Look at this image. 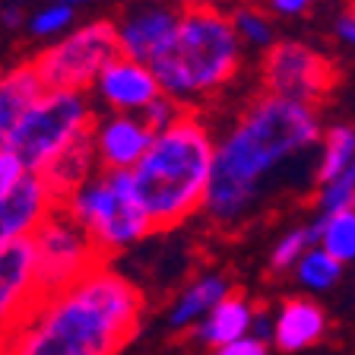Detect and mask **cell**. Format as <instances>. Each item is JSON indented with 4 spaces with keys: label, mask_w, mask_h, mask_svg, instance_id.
<instances>
[{
    "label": "cell",
    "mask_w": 355,
    "mask_h": 355,
    "mask_svg": "<svg viewBox=\"0 0 355 355\" xmlns=\"http://www.w3.org/2000/svg\"><path fill=\"white\" fill-rule=\"evenodd\" d=\"M355 162V124H333L324 133L314 165V184L324 187L343 175Z\"/></svg>",
    "instance_id": "obj_20"
},
{
    "label": "cell",
    "mask_w": 355,
    "mask_h": 355,
    "mask_svg": "<svg viewBox=\"0 0 355 355\" xmlns=\"http://www.w3.org/2000/svg\"><path fill=\"white\" fill-rule=\"evenodd\" d=\"M216 165V137L200 111L155 133L143 162L130 171L155 229H175L203 213Z\"/></svg>",
    "instance_id": "obj_3"
},
{
    "label": "cell",
    "mask_w": 355,
    "mask_h": 355,
    "mask_svg": "<svg viewBox=\"0 0 355 355\" xmlns=\"http://www.w3.org/2000/svg\"><path fill=\"white\" fill-rule=\"evenodd\" d=\"M54 207L60 203L48 191L42 175H29L16 191L3 193L0 197V251L35 235L42 222L54 213Z\"/></svg>",
    "instance_id": "obj_14"
},
{
    "label": "cell",
    "mask_w": 355,
    "mask_h": 355,
    "mask_svg": "<svg viewBox=\"0 0 355 355\" xmlns=\"http://www.w3.org/2000/svg\"><path fill=\"white\" fill-rule=\"evenodd\" d=\"M38 302L42 295L35 273V241L26 238L0 251V333L26 318Z\"/></svg>",
    "instance_id": "obj_13"
},
{
    "label": "cell",
    "mask_w": 355,
    "mask_h": 355,
    "mask_svg": "<svg viewBox=\"0 0 355 355\" xmlns=\"http://www.w3.org/2000/svg\"><path fill=\"white\" fill-rule=\"evenodd\" d=\"M42 76L32 60H19L13 67L0 70V149H7L13 133L19 130L22 118L32 111V105L44 96Z\"/></svg>",
    "instance_id": "obj_16"
},
{
    "label": "cell",
    "mask_w": 355,
    "mask_h": 355,
    "mask_svg": "<svg viewBox=\"0 0 355 355\" xmlns=\"http://www.w3.org/2000/svg\"><path fill=\"white\" fill-rule=\"evenodd\" d=\"M311 3L314 0H266L270 13H276V16H302L311 10Z\"/></svg>",
    "instance_id": "obj_32"
},
{
    "label": "cell",
    "mask_w": 355,
    "mask_h": 355,
    "mask_svg": "<svg viewBox=\"0 0 355 355\" xmlns=\"http://www.w3.org/2000/svg\"><path fill=\"white\" fill-rule=\"evenodd\" d=\"M241 60L244 44L232 16L209 3H191L178 35L149 67L165 96L187 111H197V105L219 96L235 80Z\"/></svg>",
    "instance_id": "obj_4"
},
{
    "label": "cell",
    "mask_w": 355,
    "mask_h": 355,
    "mask_svg": "<svg viewBox=\"0 0 355 355\" xmlns=\"http://www.w3.org/2000/svg\"><path fill=\"white\" fill-rule=\"evenodd\" d=\"M184 114H187L184 105H178L175 98H168V96H159L146 111H143L140 118L153 127V133H162V130H168V127H175Z\"/></svg>",
    "instance_id": "obj_27"
},
{
    "label": "cell",
    "mask_w": 355,
    "mask_h": 355,
    "mask_svg": "<svg viewBox=\"0 0 355 355\" xmlns=\"http://www.w3.org/2000/svg\"><path fill=\"white\" fill-rule=\"evenodd\" d=\"M336 38H340L346 48H352L355 51V0L343 10L340 16H336Z\"/></svg>",
    "instance_id": "obj_31"
},
{
    "label": "cell",
    "mask_w": 355,
    "mask_h": 355,
    "mask_svg": "<svg viewBox=\"0 0 355 355\" xmlns=\"http://www.w3.org/2000/svg\"><path fill=\"white\" fill-rule=\"evenodd\" d=\"M324 124L318 108L260 92L238 111L216 140V165L203 216L216 229H238L257 216L273 193L279 171L320 149Z\"/></svg>",
    "instance_id": "obj_1"
},
{
    "label": "cell",
    "mask_w": 355,
    "mask_h": 355,
    "mask_svg": "<svg viewBox=\"0 0 355 355\" xmlns=\"http://www.w3.org/2000/svg\"><path fill=\"white\" fill-rule=\"evenodd\" d=\"M89 96L108 114H143L165 92L159 86V76L153 73V67L121 54L98 73Z\"/></svg>",
    "instance_id": "obj_11"
},
{
    "label": "cell",
    "mask_w": 355,
    "mask_h": 355,
    "mask_svg": "<svg viewBox=\"0 0 355 355\" xmlns=\"http://www.w3.org/2000/svg\"><path fill=\"white\" fill-rule=\"evenodd\" d=\"M232 26H235L241 44L244 48H251V51L266 54L276 42H279V38H276L273 16L263 13V10H257V7H238L235 13H232Z\"/></svg>",
    "instance_id": "obj_24"
},
{
    "label": "cell",
    "mask_w": 355,
    "mask_h": 355,
    "mask_svg": "<svg viewBox=\"0 0 355 355\" xmlns=\"http://www.w3.org/2000/svg\"><path fill=\"white\" fill-rule=\"evenodd\" d=\"M314 229H318V248H324L343 266L355 263V209L318 216Z\"/></svg>",
    "instance_id": "obj_21"
},
{
    "label": "cell",
    "mask_w": 355,
    "mask_h": 355,
    "mask_svg": "<svg viewBox=\"0 0 355 355\" xmlns=\"http://www.w3.org/2000/svg\"><path fill=\"white\" fill-rule=\"evenodd\" d=\"M60 207L89 232L102 257L124 251L155 232L130 171H98Z\"/></svg>",
    "instance_id": "obj_5"
},
{
    "label": "cell",
    "mask_w": 355,
    "mask_h": 355,
    "mask_svg": "<svg viewBox=\"0 0 355 355\" xmlns=\"http://www.w3.org/2000/svg\"><path fill=\"white\" fill-rule=\"evenodd\" d=\"M254 308L257 304L251 298H244L241 292L229 295L219 308L209 314L207 320H200L191 330V340L197 346H207L209 352L229 346V343H238L244 336H251V324H254Z\"/></svg>",
    "instance_id": "obj_18"
},
{
    "label": "cell",
    "mask_w": 355,
    "mask_h": 355,
    "mask_svg": "<svg viewBox=\"0 0 355 355\" xmlns=\"http://www.w3.org/2000/svg\"><path fill=\"white\" fill-rule=\"evenodd\" d=\"M64 3H70V7H83V3H96V0H64Z\"/></svg>",
    "instance_id": "obj_34"
},
{
    "label": "cell",
    "mask_w": 355,
    "mask_h": 355,
    "mask_svg": "<svg viewBox=\"0 0 355 355\" xmlns=\"http://www.w3.org/2000/svg\"><path fill=\"white\" fill-rule=\"evenodd\" d=\"M143 304L140 288L102 263L0 333V355H118L140 330Z\"/></svg>",
    "instance_id": "obj_2"
},
{
    "label": "cell",
    "mask_w": 355,
    "mask_h": 355,
    "mask_svg": "<svg viewBox=\"0 0 355 355\" xmlns=\"http://www.w3.org/2000/svg\"><path fill=\"white\" fill-rule=\"evenodd\" d=\"M98 171L102 168H98V155H96V146H92V133H89L80 143H73L67 153H60L58 159L42 171V181L48 184V191L54 193L58 203H67V200L73 197L89 178H96Z\"/></svg>",
    "instance_id": "obj_19"
},
{
    "label": "cell",
    "mask_w": 355,
    "mask_h": 355,
    "mask_svg": "<svg viewBox=\"0 0 355 355\" xmlns=\"http://www.w3.org/2000/svg\"><path fill=\"white\" fill-rule=\"evenodd\" d=\"M209 355H270V343L257 340V336H244L238 343H229V346L216 349Z\"/></svg>",
    "instance_id": "obj_30"
},
{
    "label": "cell",
    "mask_w": 355,
    "mask_h": 355,
    "mask_svg": "<svg viewBox=\"0 0 355 355\" xmlns=\"http://www.w3.org/2000/svg\"><path fill=\"white\" fill-rule=\"evenodd\" d=\"M330 333V318L311 295H288L276 308L273 346L286 355L308 352Z\"/></svg>",
    "instance_id": "obj_15"
},
{
    "label": "cell",
    "mask_w": 355,
    "mask_h": 355,
    "mask_svg": "<svg viewBox=\"0 0 355 355\" xmlns=\"http://www.w3.org/2000/svg\"><path fill=\"white\" fill-rule=\"evenodd\" d=\"M311 248H318V229H314V222L311 225H292L288 232H282L276 238V244L270 248V273H288V270H295L302 263V257L311 251Z\"/></svg>",
    "instance_id": "obj_23"
},
{
    "label": "cell",
    "mask_w": 355,
    "mask_h": 355,
    "mask_svg": "<svg viewBox=\"0 0 355 355\" xmlns=\"http://www.w3.org/2000/svg\"><path fill=\"white\" fill-rule=\"evenodd\" d=\"M29 165L22 162V155L16 153V149H0V197L10 191H16V187L29 178Z\"/></svg>",
    "instance_id": "obj_28"
},
{
    "label": "cell",
    "mask_w": 355,
    "mask_h": 355,
    "mask_svg": "<svg viewBox=\"0 0 355 355\" xmlns=\"http://www.w3.org/2000/svg\"><path fill=\"white\" fill-rule=\"evenodd\" d=\"M273 324H276V308H266V304H257L254 308V324H251V336L270 343L273 346Z\"/></svg>",
    "instance_id": "obj_29"
},
{
    "label": "cell",
    "mask_w": 355,
    "mask_h": 355,
    "mask_svg": "<svg viewBox=\"0 0 355 355\" xmlns=\"http://www.w3.org/2000/svg\"><path fill=\"white\" fill-rule=\"evenodd\" d=\"M32 241H35V273L42 298L58 295L105 263L89 232L64 207H54V213L32 235Z\"/></svg>",
    "instance_id": "obj_8"
},
{
    "label": "cell",
    "mask_w": 355,
    "mask_h": 355,
    "mask_svg": "<svg viewBox=\"0 0 355 355\" xmlns=\"http://www.w3.org/2000/svg\"><path fill=\"white\" fill-rule=\"evenodd\" d=\"M314 207H318V216H333V213L355 209V162L349 165L336 181H330V184L314 191Z\"/></svg>",
    "instance_id": "obj_26"
},
{
    "label": "cell",
    "mask_w": 355,
    "mask_h": 355,
    "mask_svg": "<svg viewBox=\"0 0 355 355\" xmlns=\"http://www.w3.org/2000/svg\"><path fill=\"white\" fill-rule=\"evenodd\" d=\"M187 10V0H124L114 16L121 54L153 64L178 35Z\"/></svg>",
    "instance_id": "obj_10"
},
{
    "label": "cell",
    "mask_w": 355,
    "mask_h": 355,
    "mask_svg": "<svg viewBox=\"0 0 355 355\" xmlns=\"http://www.w3.org/2000/svg\"><path fill=\"white\" fill-rule=\"evenodd\" d=\"M352 286H355V273H352Z\"/></svg>",
    "instance_id": "obj_35"
},
{
    "label": "cell",
    "mask_w": 355,
    "mask_h": 355,
    "mask_svg": "<svg viewBox=\"0 0 355 355\" xmlns=\"http://www.w3.org/2000/svg\"><path fill=\"white\" fill-rule=\"evenodd\" d=\"M343 270H346V266L336 257H330L324 248H311L302 257V263L292 270V279H295L304 292H330V288L340 286Z\"/></svg>",
    "instance_id": "obj_22"
},
{
    "label": "cell",
    "mask_w": 355,
    "mask_h": 355,
    "mask_svg": "<svg viewBox=\"0 0 355 355\" xmlns=\"http://www.w3.org/2000/svg\"><path fill=\"white\" fill-rule=\"evenodd\" d=\"M260 83L263 92L282 96L318 108L320 98L330 96L336 70L330 58L304 42H276L260 60Z\"/></svg>",
    "instance_id": "obj_9"
},
{
    "label": "cell",
    "mask_w": 355,
    "mask_h": 355,
    "mask_svg": "<svg viewBox=\"0 0 355 355\" xmlns=\"http://www.w3.org/2000/svg\"><path fill=\"white\" fill-rule=\"evenodd\" d=\"M0 22H3L7 29L22 26V3H7V7L0 10Z\"/></svg>",
    "instance_id": "obj_33"
},
{
    "label": "cell",
    "mask_w": 355,
    "mask_h": 355,
    "mask_svg": "<svg viewBox=\"0 0 355 355\" xmlns=\"http://www.w3.org/2000/svg\"><path fill=\"white\" fill-rule=\"evenodd\" d=\"M229 295H235V288H232V279L225 273L209 270V273L193 276V279L175 295V302H171L168 327L178 333L193 330L200 320H207Z\"/></svg>",
    "instance_id": "obj_17"
},
{
    "label": "cell",
    "mask_w": 355,
    "mask_h": 355,
    "mask_svg": "<svg viewBox=\"0 0 355 355\" xmlns=\"http://www.w3.org/2000/svg\"><path fill=\"white\" fill-rule=\"evenodd\" d=\"M96 121V102L89 92L48 89L22 118L19 130L10 140V149L22 155V162L29 165L32 175H42L60 153H67L83 137H89Z\"/></svg>",
    "instance_id": "obj_6"
},
{
    "label": "cell",
    "mask_w": 355,
    "mask_h": 355,
    "mask_svg": "<svg viewBox=\"0 0 355 355\" xmlns=\"http://www.w3.org/2000/svg\"><path fill=\"white\" fill-rule=\"evenodd\" d=\"M76 7L64 3V0H48L44 7H38L29 19V32L35 38H54L67 35L70 29H76Z\"/></svg>",
    "instance_id": "obj_25"
},
{
    "label": "cell",
    "mask_w": 355,
    "mask_h": 355,
    "mask_svg": "<svg viewBox=\"0 0 355 355\" xmlns=\"http://www.w3.org/2000/svg\"><path fill=\"white\" fill-rule=\"evenodd\" d=\"M155 133L140 114H108L102 111L92 127V146L102 171H133L149 153Z\"/></svg>",
    "instance_id": "obj_12"
},
{
    "label": "cell",
    "mask_w": 355,
    "mask_h": 355,
    "mask_svg": "<svg viewBox=\"0 0 355 355\" xmlns=\"http://www.w3.org/2000/svg\"><path fill=\"white\" fill-rule=\"evenodd\" d=\"M114 58H121L118 29H114V19L102 16V19L83 22L67 35H60L58 42H51L48 48H42L32 58V64H35L44 89L89 92L96 86L98 73Z\"/></svg>",
    "instance_id": "obj_7"
}]
</instances>
